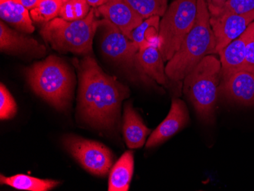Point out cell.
Masks as SVG:
<instances>
[{
	"label": "cell",
	"mask_w": 254,
	"mask_h": 191,
	"mask_svg": "<svg viewBox=\"0 0 254 191\" xmlns=\"http://www.w3.org/2000/svg\"><path fill=\"white\" fill-rule=\"evenodd\" d=\"M222 79L220 60L208 55L184 79V92L199 118L211 122L214 118Z\"/></svg>",
	"instance_id": "5"
},
{
	"label": "cell",
	"mask_w": 254,
	"mask_h": 191,
	"mask_svg": "<svg viewBox=\"0 0 254 191\" xmlns=\"http://www.w3.org/2000/svg\"><path fill=\"white\" fill-rule=\"evenodd\" d=\"M79 75L78 110L87 122L97 127L113 129L129 89L116 77L105 73L95 59L85 57L75 64Z\"/></svg>",
	"instance_id": "1"
},
{
	"label": "cell",
	"mask_w": 254,
	"mask_h": 191,
	"mask_svg": "<svg viewBox=\"0 0 254 191\" xmlns=\"http://www.w3.org/2000/svg\"><path fill=\"white\" fill-rule=\"evenodd\" d=\"M17 113V105L6 87L0 85V119L9 120Z\"/></svg>",
	"instance_id": "25"
},
{
	"label": "cell",
	"mask_w": 254,
	"mask_h": 191,
	"mask_svg": "<svg viewBox=\"0 0 254 191\" xmlns=\"http://www.w3.org/2000/svg\"><path fill=\"white\" fill-rule=\"evenodd\" d=\"M248 31H246L218 53L222 65V78L243 69L246 61Z\"/></svg>",
	"instance_id": "14"
},
{
	"label": "cell",
	"mask_w": 254,
	"mask_h": 191,
	"mask_svg": "<svg viewBox=\"0 0 254 191\" xmlns=\"http://www.w3.org/2000/svg\"><path fill=\"white\" fill-rule=\"evenodd\" d=\"M62 1H64V2H65V1H67V0H62Z\"/></svg>",
	"instance_id": "30"
},
{
	"label": "cell",
	"mask_w": 254,
	"mask_h": 191,
	"mask_svg": "<svg viewBox=\"0 0 254 191\" xmlns=\"http://www.w3.org/2000/svg\"><path fill=\"white\" fill-rule=\"evenodd\" d=\"M197 7L193 27L165 67L167 76L175 82L184 80L204 58L215 54L216 41L206 0H198Z\"/></svg>",
	"instance_id": "2"
},
{
	"label": "cell",
	"mask_w": 254,
	"mask_h": 191,
	"mask_svg": "<svg viewBox=\"0 0 254 191\" xmlns=\"http://www.w3.org/2000/svg\"><path fill=\"white\" fill-rule=\"evenodd\" d=\"M189 112L182 100L173 98L169 113L161 125L150 135L145 143L146 148H152L165 142L188 125Z\"/></svg>",
	"instance_id": "10"
},
{
	"label": "cell",
	"mask_w": 254,
	"mask_h": 191,
	"mask_svg": "<svg viewBox=\"0 0 254 191\" xmlns=\"http://www.w3.org/2000/svg\"><path fill=\"white\" fill-rule=\"evenodd\" d=\"M210 16L229 14H245L254 11V0H228L222 5H215L207 0Z\"/></svg>",
	"instance_id": "21"
},
{
	"label": "cell",
	"mask_w": 254,
	"mask_h": 191,
	"mask_svg": "<svg viewBox=\"0 0 254 191\" xmlns=\"http://www.w3.org/2000/svg\"><path fill=\"white\" fill-rule=\"evenodd\" d=\"M134 170V157L131 151L124 152L111 169L109 191H128Z\"/></svg>",
	"instance_id": "18"
},
{
	"label": "cell",
	"mask_w": 254,
	"mask_h": 191,
	"mask_svg": "<svg viewBox=\"0 0 254 191\" xmlns=\"http://www.w3.org/2000/svg\"><path fill=\"white\" fill-rule=\"evenodd\" d=\"M198 0H175L160 22L158 48L165 62L178 51L197 15Z\"/></svg>",
	"instance_id": "6"
},
{
	"label": "cell",
	"mask_w": 254,
	"mask_h": 191,
	"mask_svg": "<svg viewBox=\"0 0 254 191\" xmlns=\"http://www.w3.org/2000/svg\"><path fill=\"white\" fill-rule=\"evenodd\" d=\"M105 19L98 20L94 8L83 19L68 21L55 18L45 23L41 35L46 42L61 53L87 54L92 52L93 38Z\"/></svg>",
	"instance_id": "4"
},
{
	"label": "cell",
	"mask_w": 254,
	"mask_h": 191,
	"mask_svg": "<svg viewBox=\"0 0 254 191\" xmlns=\"http://www.w3.org/2000/svg\"><path fill=\"white\" fill-rule=\"evenodd\" d=\"M90 5L86 0H67L60 11V18L68 21L85 18L90 12Z\"/></svg>",
	"instance_id": "24"
},
{
	"label": "cell",
	"mask_w": 254,
	"mask_h": 191,
	"mask_svg": "<svg viewBox=\"0 0 254 191\" xmlns=\"http://www.w3.org/2000/svg\"><path fill=\"white\" fill-rule=\"evenodd\" d=\"M213 5H222L225 4V2H228V0H209Z\"/></svg>",
	"instance_id": "29"
},
{
	"label": "cell",
	"mask_w": 254,
	"mask_h": 191,
	"mask_svg": "<svg viewBox=\"0 0 254 191\" xmlns=\"http://www.w3.org/2000/svg\"><path fill=\"white\" fill-rule=\"evenodd\" d=\"M64 2L62 0H40L38 5L30 12L31 18L38 23H48L59 15Z\"/></svg>",
	"instance_id": "23"
},
{
	"label": "cell",
	"mask_w": 254,
	"mask_h": 191,
	"mask_svg": "<svg viewBox=\"0 0 254 191\" xmlns=\"http://www.w3.org/2000/svg\"><path fill=\"white\" fill-rule=\"evenodd\" d=\"M247 30L248 31V38L247 42L246 61L242 70L254 72V21L248 26Z\"/></svg>",
	"instance_id": "26"
},
{
	"label": "cell",
	"mask_w": 254,
	"mask_h": 191,
	"mask_svg": "<svg viewBox=\"0 0 254 191\" xmlns=\"http://www.w3.org/2000/svg\"><path fill=\"white\" fill-rule=\"evenodd\" d=\"M124 139L129 149H138L143 146L147 136L151 133L142 118L132 108L130 103L126 104L124 115Z\"/></svg>",
	"instance_id": "15"
},
{
	"label": "cell",
	"mask_w": 254,
	"mask_h": 191,
	"mask_svg": "<svg viewBox=\"0 0 254 191\" xmlns=\"http://www.w3.org/2000/svg\"><path fill=\"white\" fill-rule=\"evenodd\" d=\"M101 28L103 29L101 43L103 54L114 62L130 68L136 65L139 69L137 61L138 45L108 19L105 18Z\"/></svg>",
	"instance_id": "8"
},
{
	"label": "cell",
	"mask_w": 254,
	"mask_h": 191,
	"mask_svg": "<svg viewBox=\"0 0 254 191\" xmlns=\"http://www.w3.org/2000/svg\"><path fill=\"white\" fill-rule=\"evenodd\" d=\"M0 17L22 32L31 34L34 31L28 8L15 0H0Z\"/></svg>",
	"instance_id": "17"
},
{
	"label": "cell",
	"mask_w": 254,
	"mask_h": 191,
	"mask_svg": "<svg viewBox=\"0 0 254 191\" xmlns=\"http://www.w3.org/2000/svg\"><path fill=\"white\" fill-rule=\"evenodd\" d=\"M15 1L28 8V10L35 8L40 2V0H15Z\"/></svg>",
	"instance_id": "27"
},
{
	"label": "cell",
	"mask_w": 254,
	"mask_h": 191,
	"mask_svg": "<svg viewBox=\"0 0 254 191\" xmlns=\"http://www.w3.org/2000/svg\"><path fill=\"white\" fill-rule=\"evenodd\" d=\"M143 19L158 15L163 16L168 8V0H125Z\"/></svg>",
	"instance_id": "22"
},
{
	"label": "cell",
	"mask_w": 254,
	"mask_h": 191,
	"mask_svg": "<svg viewBox=\"0 0 254 191\" xmlns=\"http://www.w3.org/2000/svg\"><path fill=\"white\" fill-rule=\"evenodd\" d=\"M160 22V16L154 15L144 20L142 23L133 30L132 41L138 45L139 49L155 45V43L158 46Z\"/></svg>",
	"instance_id": "20"
},
{
	"label": "cell",
	"mask_w": 254,
	"mask_h": 191,
	"mask_svg": "<svg viewBox=\"0 0 254 191\" xmlns=\"http://www.w3.org/2000/svg\"><path fill=\"white\" fill-rule=\"evenodd\" d=\"M0 50L9 54H29L42 57L46 48L34 38L23 35L0 21Z\"/></svg>",
	"instance_id": "13"
},
{
	"label": "cell",
	"mask_w": 254,
	"mask_h": 191,
	"mask_svg": "<svg viewBox=\"0 0 254 191\" xmlns=\"http://www.w3.org/2000/svg\"><path fill=\"white\" fill-rule=\"evenodd\" d=\"M88 3L92 7H100L105 5L108 0H86Z\"/></svg>",
	"instance_id": "28"
},
{
	"label": "cell",
	"mask_w": 254,
	"mask_h": 191,
	"mask_svg": "<svg viewBox=\"0 0 254 191\" xmlns=\"http://www.w3.org/2000/svg\"><path fill=\"white\" fill-rule=\"evenodd\" d=\"M30 86L37 95L59 110L67 108L72 98L73 78L65 63L55 56L27 69Z\"/></svg>",
	"instance_id": "3"
},
{
	"label": "cell",
	"mask_w": 254,
	"mask_h": 191,
	"mask_svg": "<svg viewBox=\"0 0 254 191\" xmlns=\"http://www.w3.org/2000/svg\"><path fill=\"white\" fill-rule=\"evenodd\" d=\"M98 12L130 40L133 30L144 21L125 0H108L105 5L98 7Z\"/></svg>",
	"instance_id": "12"
},
{
	"label": "cell",
	"mask_w": 254,
	"mask_h": 191,
	"mask_svg": "<svg viewBox=\"0 0 254 191\" xmlns=\"http://www.w3.org/2000/svg\"><path fill=\"white\" fill-rule=\"evenodd\" d=\"M218 93L230 101L242 105H254V72L241 70L222 78Z\"/></svg>",
	"instance_id": "11"
},
{
	"label": "cell",
	"mask_w": 254,
	"mask_h": 191,
	"mask_svg": "<svg viewBox=\"0 0 254 191\" xmlns=\"http://www.w3.org/2000/svg\"><path fill=\"white\" fill-rule=\"evenodd\" d=\"M139 70L152 78L160 85H166L168 82L163 58L158 47L155 45L141 48L137 55Z\"/></svg>",
	"instance_id": "16"
},
{
	"label": "cell",
	"mask_w": 254,
	"mask_h": 191,
	"mask_svg": "<svg viewBox=\"0 0 254 191\" xmlns=\"http://www.w3.org/2000/svg\"><path fill=\"white\" fill-rule=\"evenodd\" d=\"M253 21L254 11L245 14L210 16V25L216 41L215 54L241 36Z\"/></svg>",
	"instance_id": "9"
},
{
	"label": "cell",
	"mask_w": 254,
	"mask_h": 191,
	"mask_svg": "<svg viewBox=\"0 0 254 191\" xmlns=\"http://www.w3.org/2000/svg\"><path fill=\"white\" fill-rule=\"evenodd\" d=\"M64 142L67 150L85 170L98 176L108 175L113 165V155L105 145L74 136H67Z\"/></svg>",
	"instance_id": "7"
},
{
	"label": "cell",
	"mask_w": 254,
	"mask_h": 191,
	"mask_svg": "<svg viewBox=\"0 0 254 191\" xmlns=\"http://www.w3.org/2000/svg\"><path fill=\"white\" fill-rule=\"evenodd\" d=\"M1 185H6L20 191H48L56 188L59 182L54 180L41 179L26 175L5 177L0 175Z\"/></svg>",
	"instance_id": "19"
}]
</instances>
